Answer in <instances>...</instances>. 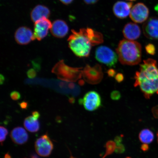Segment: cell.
Instances as JSON below:
<instances>
[{
	"mask_svg": "<svg viewBox=\"0 0 158 158\" xmlns=\"http://www.w3.org/2000/svg\"><path fill=\"white\" fill-rule=\"evenodd\" d=\"M72 32L68 39L69 46L79 57L89 56L92 46L103 42L102 33L89 27L81 29L79 31L73 29Z\"/></svg>",
	"mask_w": 158,
	"mask_h": 158,
	"instance_id": "cell-1",
	"label": "cell"
},
{
	"mask_svg": "<svg viewBox=\"0 0 158 158\" xmlns=\"http://www.w3.org/2000/svg\"><path fill=\"white\" fill-rule=\"evenodd\" d=\"M139 71L136 73L134 86H139L144 96L149 99L158 94V68L157 62L148 59L140 65Z\"/></svg>",
	"mask_w": 158,
	"mask_h": 158,
	"instance_id": "cell-2",
	"label": "cell"
},
{
	"mask_svg": "<svg viewBox=\"0 0 158 158\" xmlns=\"http://www.w3.org/2000/svg\"><path fill=\"white\" fill-rule=\"evenodd\" d=\"M116 51L122 64L134 66L141 62L142 46L137 41L122 40L118 43Z\"/></svg>",
	"mask_w": 158,
	"mask_h": 158,
	"instance_id": "cell-3",
	"label": "cell"
},
{
	"mask_svg": "<svg viewBox=\"0 0 158 158\" xmlns=\"http://www.w3.org/2000/svg\"><path fill=\"white\" fill-rule=\"evenodd\" d=\"M95 57L98 62L109 67L115 66L118 59L117 54L109 47L100 46L96 49Z\"/></svg>",
	"mask_w": 158,
	"mask_h": 158,
	"instance_id": "cell-4",
	"label": "cell"
},
{
	"mask_svg": "<svg viewBox=\"0 0 158 158\" xmlns=\"http://www.w3.org/2000/svg\"><path fill=\"white\" fill-rule=\"evenodd\" d=\"M53 72L57 75L58 77L65 81H76L81 77L80 69L71 68L60 61L55 65Z\"/></svg>",
	"mask_w": 158,
	"mask_h": 158,
	"instance_id": "cell-5",
	"label": "cell"
},
{
	"mask_svg": "<svg viewBox=\"0 0 158 158\" xmlns=\"http://www.w3.org/2000/svg\"><path fill=\"white\" fill-rule=\"evenodd\" d=\"M79 103L82 104L87 110L94 111L101 106L102 99L98 93L95 91H90L85 95L83 98L79 100Z\"/></svg>",
	"mask_w": 158,
	"mask_h": 158,
	"instance_id": "cell-6",
	"label": "cell"
},
{
	"mask_svg": "<svg viewBox=\"0 0 158 158\" xmlns=\"http://www.w3.org/2000/svg\"><path fill=\"white\" fill-rule=\"evenodd\" d=\"M149 14L147 6L143 3H138L132 7L130 16L134 23H140L147 20Z\"/></svg>",
	"mask_w": 158,
	"mask_h": 158,
	"instance_id": "cell-7",
	"label": "cell"
},
{
	"mask_svg": "<svg viewBox=\"0 0 158 158\" xmlns=\"http://www.w3.org/2000/svg\"><path fill=\"white\" fill-rule=\"evenodd\" d=\"M53 147L52 142L47 135L41 136L35 142V151L41 156H48L52 152Z\"/></svg>",
	"mask_w": 158,
	"mask_h": 158,
	"instance_id": "cell-8",
	"label": "cell"
},
{
	"mask_svg": "<svg viewBox=\"0 0 158 158\" xmlns=\"http://www.w3.org/2000/svg\"><path fill=\"white\" fill-rule=\"evenodd\" d=\"M52 23L47 18H43L35 23L33 33L34 40L39 41L45 38L48 34L49 29L52 27Z\"/></svg>",
	"mask_w": 158,
	"mask_h": 158,
	"instance_id": "cell-9",
	"label": "cell"
},
{
	"mask_svg": "<svg viewBox=\"0 0 158 158\" xmlns=\"http://www.w3.org/2000/svg\"><path fill=\"white\" fill-rule=\"evenodd\" d=\"M143 31L148 39L158 40V18L152 17L148 19L143 25Z\"/></svg>",
	"mask_w": 158,
	"mask_h": 158,
	"instance_id": "cell-10",
	"label": "cell"
},
{
	"mask_svg": "<svg viewBox=\"0 0 158 158\" xmlns=\"http://www.w3.org/2000/svg\"><path fill=\"white\" fill-rule=\"evenodd\" d=\"M133 3L131 2L118 1L113 7V12L118 18L123 19L130 15Z\"/></svg>",
	"mask_w": 158,
	"mask_h": 158,
	"instance_id": "cell-11",
	"label": "cell"
},
{
	"mask_svg": "<svg viewBox=\"0 0 158 158\" xmlns=\"http://www.w3.org/2000/svg\"><path fill=\"white\" fill-rule=\"evenodd\" d=\"M15 36V41L20 45H27L34 40L33 33L27 27H19L16 31Z\"/></svg>",
	"mask_w": 158,
	"mask_h": 158,
	"instance_id": "cell-12",
	"label": "cell"
},
{
	"mask_svg": "<svg viewBox=\"0 0 158 158\" xmlns=\"http://www.w3.org/2000/svg\"><path fill=\"white\" fill-rule=\"evenodd\" d=\"M50 30L53 36L56 38H62L68 34L69 28L68 25L64 21L57 19L52 23Z\"/></svg>",
	"mask_w": 158,
	"mask_h": 158,
	"instance_id": "cell-13",
	"label": "cell"
},
{
	"mask_svg": "<svg viewBox=\"0 0 158 158\" xmlns=\"http://www.w3.org/2000/svg\"><path fill=\"white\" fill-rule=\"evenodd\" d=\"M123 33L124 36L128 40H134L139 38L141 35V29L135 23H127L124 27Z\"/></svg>",
	"mask_w": 158,
	"mask_h": 158,
	"instance_id": "cell-14",
	"label": "cell"
},
{
	"mask_svg": "<svg viewBox=\"0 0 158 158\" xmlns=\"http://www.w3.org/2000/svg\"><path fill=\"white\" fill-rule=\"evenodd\" d=\"M40 116L38 112L34 111L32 112V115L26 118L23 123L25 129L31 133L38 131L40 127L39 120Z\"/></svg>",
	"mask_w": 158,
	"mask_h": 158,
	"instance_id": "cell-15",
	"label": "cell"
},
{
	"mask_svg": "<svg viewBox=\"0 0 158 158\" xmlns=\"http://www.w3.org/2000/svg\"><path fill=\"white\" fill-rule=\"evenodd\" d=\"M10 137L14 143L18 145H22L27 141L28 135L24 128L17 127L12 130Z\"/></svg>",
	"mask_w": 158,
	"mask_h": 158,
	"instance_id": "cell-16",
	"label": "cell"
},
{
	"mask_svg": "<svg viewBox=\"0 0 158 158\" xmlns=\"http://www.w3.org/2000/svg\"><path fill=\"white\" fill-rule=\"evenodd\" d=\"M50 15V10L48 7L42 5H38L31 11V20L35 23L43 18H47Z\"/></svg>",
	"mask_w": 158,
	"mask_h": 158,
	"instance_id": "cell-17",
	"label": "cell"
},
{
	"mask_svg": "<svg viewBox=\"0 0 158 158\" xmlns=\"http://www.w3.org/2000/svg\"><path fill=\"white\" fill-rule=\"evenodd\" d=\"M139 138L142 143L148 145L151 143L153 141L154 135L151 130L148 129H144L140 132Z\"/></svg>",
	"mask_w": 158,
	"mask_h": 158,
	"instance_id": "cell-18",
	"label": "cell"
},
{
	"mask_svg": "<svg viewBox=\"0 0 158 158\" xmlns=\"http://www.w3.org/2000/svg\"><path fill=\"white\" fill-rule=\"evenodd\" d=\"M0 130H1V143H2L3 142L5 141L6 139V137L7 135L8 131L5 127H3V126H1V128H0Z\"/></svg>",
	"mask_w": 158,
	"mask_h": 158,
	"instance_id": "cell-19",
	"label": "cell"
},
{
	"mask_svg": "<svg viewBox=\"0 0 158 158\" xmlns=\"http://www.w3.org/2000/svg\"><path fill=\"white\" fill-rule=\"evenodd\" d=\"M145 49L147 53L150 55H153L156 52L155 47L153 44H149L146 45Z\"/></svg>",
	"mask_w": 158,
	"mask_h": 158,
	"instance_id": "cell-20",
	"label": "cell"
},
{
	"mask_svg": "<svg viewBox=\"0 0 158 158\" xmlns=\"http://www.w3.org/2000/svg\"><path fill=\"white\" fill-rule=\"evenodd\" d=\"M110 98L112 100H119L121 98V94L118 91L114 90L110 94Z\"/></svg>",
	"mask_w": 158,
	"mask_h": 158,
	"instance_id": "cell-21",
	"label": "cell"
},
{
	"mask_svg": "<svg viewBox=\"0 0 158 158\" xmlns=\"http://www.w3.org/2000/svg\"><path fill=\"white\" fill-rule=\"evenodd\" d=\"M10 97L12 99L14 100H17L21 98V94L18 92L13 91L10 94Z\"/></svg>",
	"mask_w": 158,
	"mask_h": 158,
	"instance_id": "cell-22",
	"label": "cell"
},
{
	"mask_svg": "<svg viewBox=\"0 0 158 158\" xmlns=\"http://www.w3.org/2000/svg\"><path fill=\"white\" fill-rule=\"evenodd\" d=\"M27 75L29 78H33L35 77V75H36V73H35V70L31 69L27 72Z\"/></svg>",
	"mask_w": 158,
	"mask_h": 158,
	"instance_id": "cell-23",
	"label": "cell"
},
{
	"mask_svg": "<svg viewBox=\"0 0 158 158\" xmlns=\"http://www.w3.org/2000/svg\"><path fill=\"white\" fill-rule=\"evenodd\" d=\"M115 79L118 82H121L123 80V75L121 74H118L116 75Z\"/></svg>",
	"mask_w": 158,
	"mask_h": 158,
	"instance_id": "cell-24",
	"label": "cell"
},
{
	"mask_svg": "<svg viewBox=\"0 0 158 158\" xmlns=\"http://www.w3.org/2000/svg\"><path fill=\"white\" fill-rule=\"evenodd\" d=\"M84 2L87 5H93L96 3L99 0H83Z\"/></svg>",
	"mask_w": 158,
	"mask_h": 158,
	"instance_id": "cell-25",
	"label": "cell"
},
{
	"mask_svg": "<svg viewBox=\"0 0 158 158\" xmlns=\"http://www.w3.org/2000/svg\"><path fill=\"white\" fill-rule=\"evenodd\" d=\"M152 112L155 118H158V106H155L153 108Z\"/></svg>",
	"mask_w": 158,
	"mask_h": 158,
	"instance_id": "cell-26",
	"label": "cell"
},
{
	"mask_svg": "<svg viewBox=\"0 0 158 158\" xmlns=\"http://www.w3.org/2000/svg\"><path fill=\"white\" fill-rule=\"evenodd\" d=\"M64 5H68L72 3L74 0H59Z\"/></svg>",
	"mask_w": 158,
	"mask_h": 158,
	"instance_id": "cell-27",
	"label": "cell"
},
{
	"mask_svg": "<svg viewBox=\"0 0 158 158\" xmlns=\"http://www.w3.org/2000/svg\"><path fill=\"white\" fill-rule=\"evenodd\" d=\"M108 74L110 76L113 77L115 74V72L113 69H110L108 70Z\"/></svg>",
	"mask_w": 158,
	"mask_h": 158,
	"instance_id": "cell-28",
	"label": "cell"
},
{
	"mask_svg": "<svg viewBox=\"0 0 158 158\" xmlns=\"http://www.w3.org/2000/svg\"><path fill=\"white\" fill-rule=\"evenodd\" d=\"M148 149V145L147 144H144L142 146V149L144 151H147Z\"/></svg>",
	"mask_w": 158,
	"mask_h": 158,
	"instance_id": "cell-29",
	"label": "cell"
},
{
	"mask_svg": "<svg viewBox=\"0 0 158 158\" xmlns=\"http://www.w3.org/2000/svg\"><path fill=\"white\" fill-rule=\"evenodd\" d=\"M155 11H156L157 13L158 14V4L155 6Z\"/></svg>",
	"mask_w": 158,
	"mask_h": 158,
	"instance_id": "cell-30",
	"label": "cell"
},
{
	"mask_svg": "<svg viewBox=\"0 0 158 158\" xmlns=\"http://www.w3.org/2000/svg\"><path fill=\"white\" fill-rule=\"evenodd\" d=\"M127 1H136V0H127Z\"/></svg>",
	"mask_w": 158,
	"mask_h": 158,
	"instance_id": "cell-31",
	"label": "cell"
},
{
	"mask_svg": "<svg viewBox=\"0 0 158 158\" xmlns=\"http://www.w3.org/2000/svg\"><path fill=\"white\" fill-rule=\"evenodd\" d=\"M157 141H158V131L157 133Z\"/></svg>",
	"mask_w": 158,
	"mask_h": 158,
	"instance_id": "cell-32",
	"label": "cell"
},
{
	"mask_svg": "<svg viewBox=\"0 0 158 158\" xmlns=\"http://www.w3.org/2000/svg\"><path fill=\"white\" fill-rule=\"evenodd\" d=\"M125 158H132L128 157H126Z\"/></svg>",
	"mask_w": 158,
	"mask_h": 158,
	"instance_id": "cell-33",
	"label": "cell"
}]
</instances>
